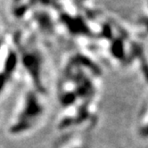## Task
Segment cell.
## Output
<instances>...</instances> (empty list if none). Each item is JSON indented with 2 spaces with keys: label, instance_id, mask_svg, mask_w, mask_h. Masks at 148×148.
Here are the masks:
<instances>
[{
  "label": "cell",
  "instance_id": "6da1fadb",
  "mask_svg": "<svg viewBox=\"0 0 148 148\" xmlns=\"http://www.w3.org/2000/svg\"><path fill=\"white\" fill-rule=\"evenodd\" d=\"M23 109L17 121L12 128V131L14 133H21L29 129L33 122L39 117L43 110L39 101L33 94H29L26 98L24 108Z\"/></svg>",
  "mask_w": 148,
  "mask_h": 148
},
{
  "label": "cell",
  "instance_id": "7a4b0ae2",
  "mask_svg": "<svg viewBox=\"0 0 148 148\" xmlns=\"http://www.w3.org/2000/svg\"><path fill=\"white\" fill-rule=\"evenodd\" d=\"M24 64L26 65L29 71L32 74V77L34 81L39 85V66H40V61L39 57L37 54L34 53H28L24 56Z\"/></svg>",
  "mask_w": 148,
  "mask_h": 148
}]
</instances>
